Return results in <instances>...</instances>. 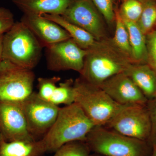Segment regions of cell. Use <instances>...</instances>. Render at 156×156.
Here are the masks:
<instances>
[{"label": "cell", "mask_w": 156, "mask_h": 156, "mask_svg": "<svg viewBox=\"0 0 156 156\" xmlns=\"http://www.w3.org/2000/svg\"><path fill=\"white\" fill-rule=\"evenodd\" d=\"M4 140L3 139V136H2L1 132H0V143L2 142V141H4Z\"/></svg>", "instance_id": "1f68e13d"}, {"label": "cell", "mask_w": 156, "mask_h": 156, "mask_svg": "<svg viewBox=\"0 0 156 156\" xmlns=\"http://www.w3.org/2000/svg\"><path fill=\"white\" fill-rule=\"evenodd\" d=\"M48 69L53 71L72 70L80 73L88 50L81 48L72 38L46 48Z\"/></svg>", "instance_id": "9c48e42d"}, {"label": "cell", "mask_w": 156, "mask_h": 156, "mask_svg": "<svg viewBox=\"0 0 156 156\" xmlns=\"http://www.w3.org/2000/svg\"><path fill=\"white\" fill-rule=\"evenodd\" d=\"M140 2H141L142 3L145 2H147V1H148V0H138Z\"/></svg>", "instance_id": "d6a6232c"}, {"label": "cell", "mask_w": 156, "mask_h": 156, "mask_svg": "<svg viewBox=\"0 0 156 156\" xmlns=\"http://www.w3.org/2000/svg\"><path fill=\"white\" fill-rule=\"evenodd\" d=\"M43 48L25 24L21 21L16 22L3 35L2 59L32 70L38 63Z\"/></svg>", "instance_id": "277c9868"}, {"label": "cell", "mask_w": 156, "mask_h": 156, "mask_svg": "<svg viewBox=\"0 0 156 156\" xmlns=\"http://www.w3.org/2000/svg\"><path fill=\"white\" fill-rule=\"evenodd\" d=\"M41 16L60 25L68 33L71 38L83 49L88 50L97 41L87 31L67 21L61 15L45 14Z\"/></svg>", "instance_id": "ac0fdd59"}, {"label": "cell", "mask_w": 156, "mask_h": 156, "mask_svg": "<svg viewBox=\"0 0 156 156\" xmlns=\"http://www.w3.org/2000/svg\"><path fill=\"white\" fill-rule=\"evenodd\" d=\"M115 32L114 36L112 39L117 47L129 57L131 61V48L128 29L120 16L119 10H115Z\"/></svg>", "instance_id": "d6986e66"}, {"label": "cell", "mask_w": 156, "mask_h": 156, "mask_svg": "<svg viewBox=\"0 0 156 156\" xmlns=\"http://www.w3.org/2000/svg\"><path fill=\"white\" fill-rule=\"evenodd\" d=\"M14 16L9 9L0 7V35L9 31L15 23Z\"/></svg>", "instance_id": "83f0119b"}, {"label": "cell", "mask_w": 156, "mask_h": 156, "mask_svg": "<svg viewBox=\"0 0 156 156\" xmlns=\"http://www.w3.org/2000/svg\"><path fill=\"white\" fill-rule=\"evenodd\" d=\"M74 80L68 79L57 86L50 98V102L58 105L63 104L69 105L74 103L75 100L74 89Z\"/></svg>", "instance_id": "ffe728a7"}, {"label": "cell", "mask_w": 156, "mask_h": 156, "mask_svg": "<svg viewBox=\"0 0 156 156\" xmlns=\"http://www.w3.org/2000/svg\"><path fill=\"white\" fill-rule=\"evenodd\" d=\"M152 153L151 156H156V146H153Z\"/></svg>", "instance_id": "f546056e"}, {"label": "cell", "mask_w": 156, "mask_h": 156, "mask_svg": "<svg viewBox=\"0 0 156 156\" xmlns=\"http://www.w3.org/2000/svg\"><path fill=\"white\" fill-rule=\"evenodd\" d=\"M46 153L40 140L0 143V156H43Z\"/></svg>", "instance_id": "2e32d148"}, {"label": "cell", "mask_w": 156, "mask_h": 156, "mask_svg": "<svg viewBox=\"0 0 156 156\" xmlns=\"http://www.w3.org/2000/svg\"><path fill=\"white\" fill-rule=\"evenodd\" d=\"M95 126L74 102L60 108L54 124L40 140L46 152H54L67 143L86 141Z\"/></svg>", "instance_id": "7a4b0ae2"}, {"label": "cell", "mask_w": 156, "mask_h": 156, "mask_svg": "<svg viewBox=\"0 0 156 156\" xmlns=\"http://www.w3.org/2000/svg\"><path fill=\"white\" fill-rule=\"evenodd\" d=\"M143 8V4L138 0H124L119 12L124 21L137 23Z\"/></svg>", "instance_id": "7402d4cb"}, {"label": "cell", "mask_w": 156, "mask_h": 156, "mask_svg": "<svg viewBox=\"0 0 156 156\" xmlns=\"http://www.w3.org/2000/svg\"><path fill=\"white\" fill-rule=\"evenodd\" d=\"M34 73L8 60L0 62V101L21 103L34 92Z\"/></svg>", "instance_id": "8992f818"}, {"label": "cell", "mask_w": 156, "mask_h": 156, "mask_svg": "<svg viewBox=\"0 0 156 156\" xmlns=\"http://www.w3.org/2000/svg\"><path fill=\"white\" fill-rule=\"evenodd\" d=\"M60 80L59 77L50 78L40 77L37 80L38 95L44 100L50 101L53 92Z\"/></svg>", "instance_id": "cb8c5ba5"}, {"label": "cell", "mask_w": 156, "mask_h": 156, "mask_svg": "<svg viewBox=\"0 0 156 156\" xmlns=\"http://www.w3.org/2000/svg\"><path fill=\"white\" fill-rule=\"evenodd\" d=\"M89 156H104L98 154L92 153H91V154H90L89 155Z\"/></svg>", "instance_id": "4dcf8cb0"}, {"label": "cell", "mask_w": 156, "mask_h": 156, "mask_svg": "<svg viewBox=\"0 0 156 156\" xmlns=\"http://www.w3.org/2000/svg\"><path fill=\"white\" fill-rule=\"evenodd\" d=\"M124 22L129 33L132 63H147V51L145 35L136 23Z\"/></svg>", "instance_id": "e0dca14e"}, {"label": "cell", "mask_w": 156, "mask_h": 156, "mask_svg": "<svg viewBox=\"0 0 156 156\" xmlns=\"http://www.w3.org/2000/svg\"><path fill=\"white\" fill-rule=\"evenodd\" d=\"M0 132L6 142L36 140L30 132L19 103L0 101Z\"/></svg>", "instance_id": "8fae6325"}, {"label": "cell", "mask_w": 156, "mask_h": 156, "mask_svg": "<svg viewBox=\"0 0 156 156\" xmlns=\"http://www.w3.org/2000/svg\"><path fill=\"white\" fill-rule=\"evenodd\" d=\"M117 103L121 105H146L148 99L125 73L109 78L99 86Z\"/></svg>", "instance_id": "7c38bea8"}, {"label": "cell", "mask_w": 156, "mask_h": 156, "mask_svg": "<svg viewBox=\"0 0 156 156\" xmlns=\"http://www.w3.org/2000/svg\"><path fill=\"white\" fill-rule=\"evenodd\" d=\"M20 21L29 29L43 48L71 38L60 25L41 15L24 14Z\"/></svg>", "instance_id": "4fadbf2b"}, {"label": "cell", "mask_w": 156, "mask_h": 156, "mask_svg": "<svg viewBox=\"0 0 156 156\" xmlns=\"http://www.w3.org/2000/svg\"><path fill=\"white\" fill-rule=\"evenodd\" d=\"M62 16L87 31L97 41L107 37L103 17L91 0H74Z\"/></svg>", "instance_id": "30bf717a"}, {"label": "cell", "mask_w": 156, "mask_h": 156, "mask_svg": "<svg viewBox=\"0 0 156 156\" xmlns=\"http://www.w3.org/2000/svg\"><path fill=\"white\" fill-rule=\"evenodd\" d=\"M20 103L30 134L36 140L39 137L42 138L54 124L60 108L42 99L35 92Z\"/></svg>", "instance_id": "ba28073f"}, {"label": "cell", "mask_w": 156, "mask_h": 156, "mask_svg": "<svg viewBox=\"0 0 156 156\" xmlns=\"http://www.w3.org/2000/svg\"><path fill=\"white\" fill-rule=\"evenodd\" d=\"M91 153L86 141H74L62 146L52 156H89Z\"/></svg>", "instance_id": "603a6c76"}, {"label": "cell", "mask_w": 156, "mask_h": 156, "mask_svg": "<svg viewBox=\"0 0 156 156\" xmlns=\"http://www.w3.org/2000/svg\"><path fill=\"white\" fill-rule=\"evenodd\" d=\"M75 102L95 126H104L125 105L116 102L105 91L80 77L74 82Z\"/></svg>", "instance_id": "5b68a950"}, {"label": "cell", "mask_w": 156, "mask_h": 156, "mask_svg": "<svg viewBox=\"0 0 156 156\" xmlns=\"http://www.w3.org/2000/svg\"><path fill=\"white\" fill-rule=\"evenodd\" d=\"M148 100L156 96V72L147 63H131L124 72Z\"/></svg>", "instance_id": "9a60e30c"}, {"label": "cell", "mask_w": 156, "mask_h": 156, "mask_svg": "<svg viewBox=\"0 0 156 156\" xmlns=\"http://www.w3.org/2000/svg\"><path fill=\"white\" fill-rule=\"evenodd\" d=\"M147 107L151 122V131L147 142L152 147L156 146V96L148 101Z\"/></svg>", "instance_id": "4316f807"}, {"label": "cell", "mask_w": 156, "mask_h": 156, "mask_svg": "<svg viewBox=\"0 0 156 156\" xmlns=\"http://www.w3.org/2000/svg\"><path fill=\"white\" fill-rule=\"evenodd\" d=\"M92 153L104 156H151L153 147L144 140L132 138L105 128L95 126L87 136Z\"/></svg>", "instance_id": "3957f363"}, {"label": "cell", "mask_w": 156, "mask_h": 156, "mask_svg": "<svg viewBox=\"0 0 156 156\" xmlns=\"http://www.w3.org/2000/svg\"><path fill=\"white\" fill-rule=\"evenodd\" d=\"M24 14L62 15L74 0H12Z\"/></svg>", "instance_id": "5bb4252c"}, {"label": "cell", "mask_w": 156, "mask_h": 156, "mask_svg": "<svg viewBox=\"0 0 156 156\" xmlns=\"http://www.w3.org/2000/svg\"><path fill=\"white\" fill-rule=\"evenodd\" d=\"M147 51V63L156 72V30L146 35Z\"/></svg>", "instance_id": "484cf974"}, {"label": "cell", "mask_w": 156, "mask_h": 156, "mask_svg": "<svg viewBox=\"0 0 156 156\" xmlns=\"http://www.w3.org/2000/svg\"><path fill=\"white\" fill-rule=\"evenodd\" d=\"M87 50L80 77L98 87L112 76L124 72L132 63L111 38L96 41Z\"/></svg>", "instance_id": "6da1fadb"}, {"label": "cell", "mask_w": 156, "mask_h": 156, "mask_svg": "<svg viewBox=\"0 0 156 156\" xmlns=\"http://www.w3.org/2000/svg\"><path fill=\"white\" fill-rule=\"evenodd\" d=\"M104 19L109 25H113L115 22V9L114 0H91Z\"/></svg>", "instance_id": "d4e9b609"}, {"label": "cell", "mask_w": 156, "mask_h": 156, "mask_svg": "<svg viewBox=\"0 0 156 156\" xmlns=\"http://www.w3.org/2000/svg\"><path fill=\"white\" fill-rule=\"evenodd\" d=\"M104 127L126 136L147 141L151 122L147 105H124Z\"/></svg>", "instance_id": "52a82bcc"}, {"label": "cell", "mask_w": 156, "mask_h": 156, "mask_svg": "<svg viewBox=\"0 0 156 156\" xmlns=\"http://www.w3.org/2000/svg\"><path fill=\"white\" fill-rule=\"evenodd\" d=\"M143 4L142 13L136 23L146 35L153 30L156 24V0H148Z\"/></svg>", "instance_id": "44dd1931"}, {"label": "cell", "mask_w": 156, "mask_h": 156, "mask_svg": "<svg viewBox=\"0 0 156 156\" xmlns=\"http://www.w3.org/2000/svg\"><path fill=\"white\" fill-rule=\"evenodd\" d=\"M3 35H0V62L2 60L3 51Z\"/></svg>", "instance_id": "f1b7e54d"}]
</instances>
